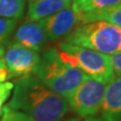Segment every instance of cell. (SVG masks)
I'll list each match as a JSON object with an SVG mask.
<instances>
[{"label":"cell","instance_id":"cell-1","mask_svg":"<svg viewBox=\"0 0 121 121\" xmlns=\"http://www.w3.org/2000/svg\"><path fill=\"white\" fill-rule=\"evenodd\" d=\"M6 107L24 113L35 121H60L71 110L67 99L48 88L33 75L16 81Z\"/></svg>","mask_w":121,"mask_h":121},{"label":"cell","instance_id":"cell-2","mask_svg":"<svg viewBox=\"0 0 121 121\" xmlns=\"http://www.w3.org/2000/svg\"><path fill=\"white\" fill-rule=\"evenodd\" d=\"M33 76L67 100L88 77L82 71L66 63L59 56L56 48L43 52Z\"/></svg>","mask_w":121,"mask_h":121},{"label":"cell","instance_id":"cell-3","mask_svg":"<svg viewBox=\"0 0 121 121\" xmlns=\"http://www.w3.org/2000/svg\"><path fill=\"white\" fill-rule=\"evenodd\" d=\"M63 41L105 56L120 54L121 27L102 20L87 22L77 26Z\"/></svg>","mask_w":121,"mask_h":121},{"label":"cell","instance_id":"cell-4","mask_svg":"<svg viewBox=\"0 0 121 121\" xmlns=\"http://www.w3.org/2000/svg\"><path fill=\"white\" fill-rule=\"evenodd\" d=\"M56 50L66 63L77 68L91 78L106 84L114 78L115 74L108 56L65 41H60Z\"/></svg>","mask_w":121,"mask_h":121},{"label":"cell","instance_id":"cell-5","mask_svg":"<svg viewBox=\"0 0 121 121\" xmlns=\"http://www.w3.org/2000/svg\"><path fill=\"white\" fill-rule=\"evenodd\" d=\"M106 85L88 76L67 100L70 109L82 118L96 116L101 110Z\"/></svg>","mask_w":121,"mask_h":121},{"label":"cell","instance_id":"cell-6","mask_svg":"<svg viewBox=\"0 0 121 121\" xmlns=\"http://www.w3.org/2000/svg\"><path fill=\"white\" fill-rule=\"evenodd\" d=\"M40 60L39 52L30 50L19 43L9 41L3 54V62L8 77L23 78L35 74Z\"/></svg>","mask_w":121,"mask_h":121},{"label":"cell","instance_id":"cell-7","mask_svg":"<svg viewBox=\"0 0 121 121\" xmlns=\"http://www.w3.org/2000/svg\"><path fill=\"white\" fill-rule=\"evenodd\" d=\"M40 21L51 41L65 39L77 26L83 23L82 14L71 4Z\"/></svg>","mask_w":121,"mask_h":121},{"label":"cell","instance_id":"cell-8","mask_svg":"<svg viewBox=\"0 0 121 121\" xmlns=\"http://www.w3.org/2000/svg\"><path fill=\"white\" fill-rule=\"evenodd\" d=\"M48 39L41 21L25 20L13 32L12 43H19L30 50L40 52L48 43Z\"/></svg>","mask_w":121,"mask_h":121},{"label":"cell","instance_id":"cell-9","mask_svg":"<svg viewBox=\"0 0 121 121\" xmlns=\"http://www.w3.org/2000/svg\"><path fill=\"white\" fill-rule=\"evenodd\" d=\"M103 121H121V78L115 77L106 85L101 107Z\"/></svg>","mask_w":121,"mask_h":121},{"label":"cell","instance_id":"cell-10","mask_svg":"<svg viewBox=\"0 0 121 121\" xmlns=\"http://www.w3.org/2000/svg\"><path fill=\"white\" fill-rule=\"evenodd\" d=\"M71 4V0H27L26 18L39 21L59 12Z\"/></svg>","mask_w":121,"mask_h":121},{"label":"cell","instance_id":"cell-11","mask_svg":"<svg viewBox=\"0 0 121 121\" xmlns=\"http://www.w3.org/2000/svg\"><path fill=\"white\" fill-rule=\"evenodd\" d=\"M71 5L80 13L86 14L121 6V0H82L78 3H71Z\"/></svg>","mask_w":121,"mask_h":121},{"label":"cell","instance_id":"cell-12","mask_svg":"<svg viewBox=\"0 0 121 121\" xmlns=\"http://www.w3.org/2000/svg\"><path fill=\"white\" fill-rule=\"evenodd\" d=\"M82 19H83V23L102 20L121 27V6L103 11H98V12H94V13L82 14Z\"/></svg>","mask_w":121,"mask_h":121},{"label":"cell","instance_id":"cell-13","mask_svg":"<svg viewBox=\"0 0 121 121\" xmlns=\"http://www.w3.org/2000/svg\"><path fill=\"white\" fill-rule=\"evenodd\" d=\"M26 0H0V18L18 20L24 14Z\"/></svg>","mask_w":121,"mask_h":121},{"label":"cell","instance_id":"cell-14","mask_svg":"<svg viewBox=\"0 0 121 121\" xmlns=\"http://www.w3.org/2000/svg\"><path fill=\"white\" fill-rule=\"evenodd\" d=\"M18 20L8 19V18H0V48H4L10 40L17 26Z\"/></svg>","mask_w":121,"mask_h":121},{"label":"cell","instance_id":"cell-15","mask_svg":"<svg viewBox=\"0 0 121 121\" xmlns=\"http://www.w3.org/2000/svg\"><path fill=\"white\" fill-rule=\"evenodd\" d=\"M0 121H35L31 117L19 111L10 110L6 106L3 109L2 119Z\"/></svg>","mask_w":121,"mask_h":121},{"label":"cell","instance_id":"cell-16","mask_svg":"<svg viewBox=\"0 0 121 121\" xmlns=\"http://www.w3.org/2000/svg\"><path fill=\"white\" fill-rule=\"evenodd\" d=\"M13 83L11 82H0V116L3 114V109L5 103L10 97V94L13 90Z\"/></svg>","mask_w":121,"mask_h":121},{"label":"cell","instance_id":"cell-17","mask_svg":"<svg viewBox=\"0 0 121 121\" xmlns=\"http://www.w3.org/2000/svg\"><path fill=\"white\" fill-rule=\"evenodd\" d=\"M109 60H110V63H111L114 74L117 75V77L121 78V52L120 54L110 56H109Z\"/></svg>","mask_w":121,"mask_h":121},{"label":"cell","instance_id":"cell-18","mask_svg":"<svg viewBox=\"0 0 121 121\" xmlns=\"http://www.w3.org/2000/svg\"><path fill=\"white\" fill-rule=\"evenodd\" d=\"M3 54H4V48H0V82H5L9 79L6 67L3 62Z\"/></svg>","mask_w":121,"mask_h":121},{"label":"cell","instance_id":"cell-19","mask_svg":"<svg viewBox=\"0 0 121 121\" xmlns=\"http://www.w3.org/2000/svg\"><path fill=\"white\" fill-rule=\"evenodd\" d=\"M60 121H81L79 118H77V117H69V118H63L62 120H60Z\"/></svg>","mask_w":121,"mask_h":121},{"label":"cell","instance_id":"cell-20","mask_svg":"<svg viewBox=\"0 0 121 121\" xmlns=\"http://www.w3.org/2000/svg\"><path fill=\"white\" fill-rule=\"evenodd\" d=\"M84 121H103V119H100V118H97V117H87L85 118Z\"/></svg>","mask_w":121,"mask_h":121},{"label":"cell","instance_id":"cell-21","mask_svg":"<svg viewBox=\"0 0 121 121\" xmlns=\"http://www.w3.org/2000/svg\"><path fill=\"white\" fill-rule=\"evenodd\" d=\"M80 1H82V0H71V3H78Z\"/></svg>","mask_w":121,"mask_h":121}]
</instances>
